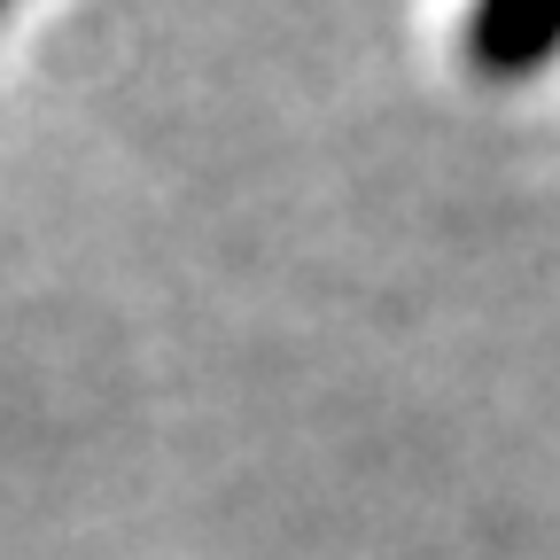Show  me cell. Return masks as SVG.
Returning <instances> with one entry per match:
<instances>
[{"label":"cell","mask_w":560,"mask_h":560,"mask_svg":"<svg viewBox=\"0 0 560 560\" xmlns=\"http://www.w3.org/2000/svg\"><path fill=\"white\" fill-rule=\"evenodd\" d=\"M9 9H16V0H0V16H9Z\"/></svg>","instance_id":"2"},{"label":"cell","mask_w":560,"mask_h":560,"mask_svg":"<svg viewBox=\"0 0 560 560\" xmlns=\"http://www.w3.org/2000/svg\"><path fill=\"white\" fill-rule=\"evenodd\" d=\"M459 55L482 86H529L560 62V0H467Z\"/></svg>","instance_id":"1"}]
</instances>
